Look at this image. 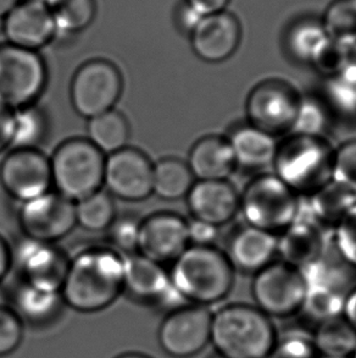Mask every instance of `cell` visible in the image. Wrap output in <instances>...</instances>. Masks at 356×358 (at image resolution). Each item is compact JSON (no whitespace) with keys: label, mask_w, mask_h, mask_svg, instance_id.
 <instances>
[{"label":"cell","mask_w":356,"mask_h":358,"mask_svg":"<svg viewBox=\"0 0 356 358\" xmlns=\"http://www.w3.org/2000/svg\"><path fill=\"white\" fill-rule=\"evenodd\" d=\"M58 32L77 34L96 19V0H55L49 5Z\"/></svg>","instance_id":"obj_32"},{"label":"cell","mask_w":356,"mask_h":358,"mask_svg":"<svg viewBox=\"0 0 356 358\" xmlns=\"http://www.w3.org/2000/svg\"><path fill=\"white\" fill-rule=\"evenodd\" d=\"M70 259L55 243L24 238L13 250V266H17L24 284L60 292Z\"/></svg>","instance_id":"obj_15"},{"label":"cell","mask_w":356,"mask_h":358,"mask_svg":"<svg viewBox=\"0 0 356 358\" xmlns=\"http://www.w3.org/2000/svg\"><path fill=\"white\" fill-rule=\"evenodd\" d=\"M331 115L322 98L304 94L290 134L325 136L331 122Z\"/></svg>","instance_id":"obj_37"},{"label":"cell","mask_w":356,"mask_h":358,"mask_svg":"<svg viewBox=\"0 0 356 358\" xmlns=\"http://www.w3.org/2000/svg\"><path fill=\"white\" fill-rule=\"evenodd\" d=\"M187 164L195 180H228L238 169L231 143L222 135L199 138L189 150Z\"/></svg>","instance_id":"obj_23"},{"label":"cell","mask_w":356,"mask_h":358,"mask_svg":"<svg viewBox=\"0 0 356 358\" xmlns=\"http://www.w3.org/2000/svg\"><path fill=\"white\" fill-rule=\"evenodd\" d=\"M227 138L231 143L238 168L261 170L272 166L279 145L274 136L246 122L232 129Z\"/></svg>","instance_id":"obj_25"},{"label":"cell","mask_w":356,"mask_h":358,"mask_svg":"<svg viewBox=\"0 0 356 358\" xmlns=\"http://www.w3.org/2000/svg\"><path fill=\"white\" fill-rule=\"evenodd\" d=\"M352 358H356V349L355 351H354V354H353Z\"/></svg>","instance_id":"obj_54"},{"label":"cell","mask_w":356,"mask_h":358,"mask_svg":"<svg viewBox=\"0 0 356 358\" xmlns=\"http://www.w3.org/2000/svg\"><path fill=\"white\" fill-rule=\"evenodd\" d=\"M329 242L327 231L300 210L295 222L277 236V257L303 269L322 256Z\"/></svg>","instance_id":"obj_21"},{"label":"cell","mask_w":356,"mask_h":358,"mask_svg":"<svg viewBox=\"0 0 356 358\" xmlns=\"http://www.w3.org/2000/svg\"><path fill=\"white\" fill-rule=\"evenodd\" d=\"M195 179L187 162L169 157L154 165L153 194L165 201H177L187 197Z\"/></svg>","instance_id":"obj_28"},{"label":"cell","mask_w":356,"mask_h":358,"mask_svg":"<svg viewBox=\"0 0 356 358\" xmlns=\"http://www.w3.org/2000/svg\"><path fill=\"white\" fill-rule=\"evenodd\" d=\"M331 241L338 256L356 271V206L334 228Z\"/></svg>","instance_id":"obj_40"},{"label":"cell","mask_w":356,"mask_h":358,"mask_svg":"<svg viewBox=\"0 0 356 358\" xmlns=\"http://www.w3.org/2000/svg\"><path fill=\"white\" fill-rule=\"evenodd\" d=\"M231 0H184L200 16L225 11Z\"/></svg>","instance_id":"obj_46"},{"label":"cell","mask_w":356,"mask_h":358,"mask_svg":"<svg viewBox=\"0 0 356 358\" xmlns=\"http://www.w3.org/2000/svg\"><path fill=\"white\" fill-rule=\"evenodd\" d=\"M88 140L105 155L125 148L130 141V125L125 115L112 109L88 120Z\"/></svg>","instance_id":"obj_29"},{"label":"cell","mask_w":356,"mask_h":358,"mask_svg":"<svg viewBox=\"0 0 356 358\" xmlns=\"http://www.w3.org/2000/svg\"><path fill=\"white\" fill-rule=\"evenodd\" d=\"M3 305V302H1V295H0V306Z\"/></svg>","instance_id":"obj_56"},{"label":"cell","mask_w":356,"mask_h":358,"mask_svg":"<svg viewBox=\"0 0 356 358\" xmlns=\"http://www.w3.org/2000/svg\"><path fill=\"white\" fill-rule=\"evenodd\" d=\"M115 219V204L111 194L101 189L76 202V222L84 230L91 233L105 231Z\"/></svg>","instance_id":"obj_33"},{"label":"cell","mask_w":356,"mask_h":358,"mask_svg":"<svg viewBox=\"0 0 356 358\" xmlns=\"http://www.w3.org/2000/svg\"><path fill=\"white\" fill-rule=\"evenodd\" d=\"M0 184L21 203L47 194L53 186L50 158L38 148H14L0 164Z\"/></svg>","instance_id":"obj_13"},{"label":"cell","mask_w":356,"mask_h":358,"mask_svg":"<svg viewBox=\"0 0 356 358\" xmlns=\"http://www.w3.org/2000/svg\"><path fill=\"white\" fill-rule=\"evenodd\" d=\"M212 358H227V357H223V356H220V355H216V356H215V357H212Z\"/></svg>","instance_id":"obj_53"},{"label":"cell","mask_w":356,"mask_h":358,"mask_svg":"<svg viewBox=\"0 0 356 358\" xmlns=\"http://www.w3.org/2000/svg\"><path fill=\"white\" fill-rule=\"evenodd\" d=\"M343 318L356 330V285L349 291L344 306H343Z\"/></svg>","instance_id":"obj_49"},{"label":"cell","mask_w":356,"mask_h":358,"mask_svg":"<svg viewBox=\"0 0 356 358\" xmlns=\"http://www.w3.org/2000/svg\"><path fill=\"white\" fill-rule=\"evenodd\" d=\"M302 212L327 233L347 217L356 206V192L336 181H331L309 196Z\"/></svg>","instance_id":"obj_24"},{"label":"cell","mask_w":356,"mask_h":358,"mask_svg":"<svg viewBox=\"0 0 356 358\" xmlns=\"http://www.w3.org/2000/svg\"><path fill=\"white\" fill-rule=\"evenodd\" d=\"M124 91V78L115 64L106 59H91L73 75L70 98L75 112L86 119L115 109Z\"/></svg>","instance_id":"obj_9"},{"label":"cell","mask_w":356,"mask_h":358,"mask_svg":"<svg viewBox=\"0 0 356 358\" xmlns=\"http://www.w3.org/2000/svg\"><path fill=\"white\" fill-rule=\"evenodd\" d=\"M140 222L132 217H116L111 224L109 231V241L112 250L124 252L127 256L138 251V236H140Z\"/></svg>","instance_id":"obj_43"},{"label":"cell","mask_w":356,"mask_h":358,"mask_svg":"<svg viewBox=\"0 0 356 358\" xmlns=\"http://www.w3.org/2000/svg\"><path fill=\"white\" fill-rule=\"evenodd\" d=\"M24 322L14 310L0 306V358L14 354L24 340Z\"/></svg>","instance_id":"obj_42"},{"label":"cell","mask_w":356,"mask_h":358,"mask_svg":"<svg viewBox=\"0 0 356 358\" xmlns=\"http://www.w3.org/2000/svg\"><path fill=\"white\" fill-rule=\"evenodd\" d=\"M171 284L188 305H216L228 297L236 282V269L225 251L191 245L169 271Z\"/></svg>","instance_id":"obj_2"},{"label":"cell","mask_w":356,"mask_h":358,"mask_svg":"<svg viewBox=\"0 0 356 358\" xmlns=\"http://www.w3.org/2000/svg\"><path fill=\"white\" fill-rule=\"evenodd\" d=\"M193 52L209 64L225 63L232 58L242 42L239 20L228 11L205 15L189 34Z\"/></svg>","instance_id":"obj_16"},{"label":"cell","mask_w":356,"mask_h":358,"mask_svg":"<svg viewBox=\"0 0 356 358\" xmlns=\"http://www.w3.org/2000/svg\"><path fill=\"white\" fill-rule=\"evenodd\" d=\"M334 150L326 136L289 134L279 141L272 173L299 197L308 199L332 181Z\"/></svg>","instance_id":"obj_3"},{"label":"cell","mask_w":356,"mask_h":358,"mask_svg":"<svg viewBox=\"0 0 356 358\" xmlns=\"http://www.w3.org/2000/svg\"><path fill=\"white\" fill-rule=\"evenodd\" d=\"M154 164L142 150L125 147L106 155L104 185L109 194L127 202H140L153 194Z\"/></svg>","instance_id":"obj_14"},{"label":"cell","mask_w":356,"mask_h":358,"mask_svg":"<svg viewBox=\"0 0 356 358\" xmlns=\"http://www.w3.org/2000/svg\"><path fill=\"white\" fill-rule=\"evenodd\" d=\"M124 286L135 300L155 305L181 307L184 301L171 284L169 271L163 264L138 252L124 257Z\"/></svg>","instance_id":"obj_17"},{"label":"cell","mask_w":356,"mask_h":358,"mask_svg":"<svg viewBox=\"0 0 356 358\" xmlns=\"http://www.w3.org/2000/svg\"><path fill=\"white\" fill-rule=\"evenodd\" d=\"M191 246L188 222L181 215L160 212L140 222L138 253L163 264L174 262Z\"/></svg>","instance_id":"obj_18"},{"label":"cell","mask_w":356,"mask_h":358,"mask_svg":"<svg viewBox=\"0 0 356 358\" xmlns=\"http://www.w3.org/2000/svg\"><path fill=\"white\" fill-rule=\"evenodd\" d=\"M313 338L321 357H352L356 349V330L343 315L318 323Z\"/></svg>","instance_id":"obj_30"},{"label":"cell","mask_w":356,"mask_h":358,"mask_svg":"<svg viewBox=\"0 0 356 358\" xmlns=\"http://www.w3.org/2000/svg\"><path fill=\"white\" fill-rule=\"evenodd\" d=\"M20 1L21 0H0V20L3 21L5 16L9 14L11 10L14 9Z\"/></svg>","instance_id":"obj_50"},{"label":"cell","mask_w":356,"mask_h":358,"mask_svg":"<svg viewBox=\"0 0 356 358\" xmlns=\"http://www.w3.org/2000/svg\"><path fill=\"white\" fill-rule=\"evenodd\" d=\"M321 358H352V357H321Z\"/></svg>","instance_id":"obj_55"},{"label":"cell","mask_w":356,"mask_h":358,"mask_svg":"<svg viewBox=\"0 0 356 358\" xmlns=\"http://www.w3.org/2000/svg\"><path fill=\"white\" fill-rule=\"evenodd\" d=\"M20 228L24 238L55 243L66 238L77 225L76 203L58 192H47L21 203Z\"/></svg>","instance_id":"obj_12"},{"label":"cell","mask_w":356,"mask_h":358,"mask_svg":"<svg viewBox=\"0 0 356 358\" xmlns=\"http://www.w3.org/2000/svg\"><path fill=\"white\" fill-rule=\"evenodd\" d=\"M48 81V70L38 52L0 44V106L17 110L34 106Z\"/></svg>","instance_id":"obj_8"},{"label":"cell","mask_w":356,"mask_h":358,"mask_svg":"<svg viewBox=\"0 0 356 358\" xmlns=\"http://www.w3.org/2000/svg\"><path fill=\"white\" fill-rule=\"evenodd\" d=\"M327 39L321 20H300L287 31L284 48L294 62L310 65Z\"/></svg>","instance_id":"obj_31"},{"label":"cell","mask_w":356,"mask_h":358,"mask_svg":"<svg viewBox=\"0 0 356 358\" xmlns=\"http://www.w3.org/2000/svg\"><path fill=\"white\" fill-rule=\"evenodd\" d=\"M188 235H189L191 245L212 246L218 236V228L193 219V222L188 223Z\"/></svg>","instance_id":"obj_44"},{"label":"cell","mask_w":356,"mask_h":358,"mask_svg":"<svg viewBox=\"0 0 356 358\" xmlns=\"http://www.w3.org/2000/svg\"><path fill=\"white\" fill-rule=\"evenodd\" d=\"M251 294L269 318H288L303 310L306 282L300 269L276 259L254 274Z\"/></svg>","instance_id":"obj_10"},{"label":"cell","mask_w":356,"mask_h":358,"mask_svg":"<svg viewBox=\"0 0 356 358\" xmlns=\"http://www.w3.org/2000/svg\"><path fill=\"white\" fill-rule=\"evenodd\" d=\"M212 312L202 306H181L171 310L159 328V344L175 358L200 354L212 339Z\"/></svg>","instance_id":"obj_11"},{"label":"cell","mask_w":356,"mask_h":358,"mask_svg":"<svg viewBox=\"0 0 356 358\" xmlns=\"http://www.w3.org/2000/svg\"><path fill=\"white\" fill-rule=\"evenodd\" d=\"M300 271L306 282V290L325 291L347 297L355 286L356 271L338 256L332 241L322 256Z\"/></svg>","instance_id":"obj_26"},{"label":"cell","mask_w":356,"mask_h":358,"mask_svg":"<svg viewBox=\"0 0 356 358\" xmlns=\"http://www.w3.org/2000/svg\"><path fill=\"white\" fill-rule=\"evenodd\" d=\"M322 99L331 114L356 117V76L339 73L325 80Z\"/></svg>","instance_id":"obj_36"},{"label":"cell","mask_w":356,"mask_h":358,"mask_svg":"<svg viewBox=\"0 0 356 358\" xmlns=\"http://www.w3.org/2000/svg\"><path fill=\"white\" fill-rule=\"evenodd\" d=\"M269 358H321V355L316 349L313 334L293 329L277 336Z\"/></svg>","instance_id":"obj_38"},{"label":"cell","mask_w":356,"mask_h":358,"mask_svg":"<svg viewBox=\"0 0 356 358\" xmlns=\"http://www.w3.org/2000/svg\"><path fill=\"white\" fill-rule=\"evenodd\" d=\"M321 22L328 38L342 44L356 43V0H333Z\"/></svg>","instance_id":"obj_35"},{"label":"cell","mask_w":356,"mask_h":358,"mask_svg":"<svg viewBox=\"0 0 356 358\" xmlns=\"http://www.w3.org/2000/svg\"><path fill=\"white\" fill-rule=\"evenodd\" d=\"M303 96L299 88L285 78H264L246 96V122L276 138L289 135Z\"/></svg>","instance_id":"obj_7"},{"label":"cell","mask_w":356,"mask_h":358,"mask_svg":"<svg viewBox=\"0 0 356 358\" xmlns=\"http://www.w3.org/2000/svg\"><path fill=\"white\" fill-rule=\"evenodd\" d=\"M186 199L193 219L218 229L241 213V192L228 180H195Z\"/></svg>","instance_id":"obj_20"},{"label":"cell","mask_w":356,"mask_h":358,"mask_svg":"<svg viewBox=\"0 0 356 358\" xmlns=\"http://www.w3.org/2000/svg\"><path fill=\"white\" fill-rule=\"evenodd\" d=\"M277 336L272 318L255 305L232 303L212 313L210 343L223 357L269 358Z\"/></svg>","instance_id":"obj_4"},{"label":"cell","mask_w":356,"mask_h":358,"mask_svg":"<svg viewBox=\"0 0 356 358\" xmlns=\"http://www.w3.org/2000/svg\"><path fill=\"white\" fill-rule=\"evenodd\" d=\"M333 181L356 192V137L344 141L336 147Z\"/></svg>","instance_id":"obj_39"},{"label":"cell","mask_w":356,"mask_h":358,"mask_svg":"<svg viewBox=\"0 0 356 358\" xmlns=\"http://www.w3.org/2000/svg\"><path fill=\"white\" fill-rule=\"evenodd\" d=\"M202 17V16L197 14L189 5L183 1L182 4L179 5L177 13H176V24H177L178 29H182V31L189 34L194 29V26L198 24V21Z\"/></svg>","instance_id":"obj_47"},{"label":"cell","mask_w":356,"mask_h":358,"mask_svg":"<svg viewBox=\"0 0 356 358\" xmlns=\"http://www.w3.org/2000/svg\"><path fill=\"white\" fill-rule=\"evenodd\" d=\"M14 130V110L0 106V153L11 147Z\"/></svg>","instance_id":"obj_45"},{"label":"cell","mask_w":356,"mask_h":358,"mask_svg":"<svg viewBox=\"0 0 356 358\" xmlns=\"http://www.w3.org/2000/svg\"><path fill=\"white\" fill-rule=\"evenodd\" d=\"M8 43L38 52L58 34L49 6L36 0H21L1 21Z\"/></svg>","instance_id":"obj_19"},{"label":"cell","mask_w":356,"mask_h":358,"mask_svg":"<svg viewBox=\"0 0 356 358\" xmlns=\"http://www.w3.org/2000/svg\"><path fill=\"white\" fill-rule=\"evenodd\" d=\"M106 155L88 138L63 142L50 158L52 181L57 192L78 202L104 186Z\"/></svg>","instance_id":"obj_5"},{"label":"cell","mask_w":356,"mask_h":358,"mask_svg":"<svg viewBox=\"0 0 356 358\" xmlns=\"http://www.w3.org/2000/svg\"><path fill=\"white\" fill-rule=\"evenodd\" d=\"M116 358H151L148 355L140 354V352H127V354L120 355Z\"/></svg>","instance_id":"obj_51"},{"label":"cell","mask_w":356,"mask_h":358,"mask_svg":"<svg viewBox=\"0 0 356 358\" xmlns=\"http://www.w3.org/2000/svg\"><path fill=\"white\" fill-rule=\"evenodd\" d=\"M14 302L15 313L20 320L36 325L54 320L64 305L60 292L44 290L24 282L16 292Z\"/></svg>","instance_id":"obj_27"},{"label":"cell","mask_w":356,"mask_h":358,"mask_svg":"<svg viewBox=\"0 0 356 358\" xmlns=\"http://www.w3.org/2000/svg\"><path fill=\"white\" fill-rule=\"evenodd\" d=\"M124 291V257L112 248L91 247L70 259L60 294L70 308L96 313L110 307Z\"/></svg>","instance_id":"obj_1"},{"label":"cell","mask_w":356,"mask_h":358,"mask_svg":"<svg viewBox=\"0 0 356 358\" xmlns=\"http://www.w3.org/2000/svg\"><path fill=\"white\" fill-rule=\"evenodd\" d=\"M325 80L336 78L346 66V45L328 38L310 64Z\"/></svg>","instance_id":"obj_41"},{"label":"cell","mask_w":356,"mask_h":358,"mask_svg":"<svg viewBox=\"0 0 356 358\" xmlns=\"http://www.w3.org/2000/svg\"><path fill=\"white\" fill-rule=\"evenodd\" d=\"M36 1H39V3H43V4L50 5L52 3H54L55 0H36Z\"/></svg>","instance_id":"obj_52"},{"label":"cell","mask_w":356,"mask_h":358,"mask_svg":"<svg viewBox=\"0 0 356 358\" xmlns=\"http://www.w3.org/2000/svg\"><path fill=\"white\" fill-rule=\"evenodd\" d=\"M225 253L236 271L254 275L276 261L277 236L246 224L230 236Z\"/></svg>","instance_id":"obj_22"},{"label":"cell","mask_w":356,"mask_h":358,"mask_svg":"<svg viewBox=\"0 0 356 358\" xmlns=\"http://www.w3.org/2000/svg\"><path fill=\"white\" fill-rule=\"evenodd\" d=\"M302 210L298 194L274 173H260L241 192V213L246 225L279 235Z\"/></svg>","instance_id":"obj_6"},{"label":"cell","mask_w":356,"mask_h":358,"mask_svg":"<svg viewBox=\"0 0 356 358\" xmlns=\"http://www.w3.org/2000/svg\"><path fill=\"white\" fill-rule=\"evenodd\" d=\"M48 134V119L34 106L14 110L13 148H38Z\"/></svg>","instance_id":"obj_34"},{"label":"cell","mask_w":356,"mask_h":358,"mask_svg":"<svg viewBox=\"0 0 356 358\" xmlns=\"http://www.w3.org/2000/svg\"><path fill=\"white\" fill-rule=\"evenodd\" d=\"M13 266V250L3 236H0V284L3 282Z\"/></svg>","instance_id":"obj_48"}]
</instances>
